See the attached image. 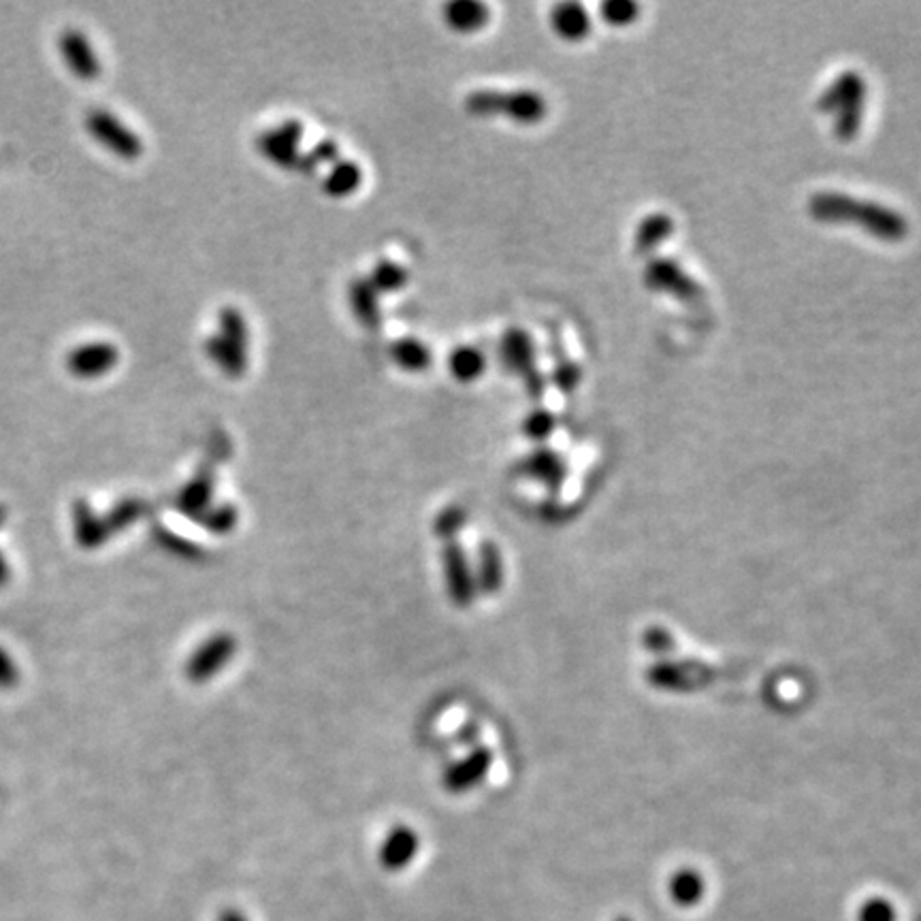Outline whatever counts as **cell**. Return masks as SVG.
Masks as SVG:
<instances>
[{"label":"cell","mask_w":921,"mask_h":921,"mask_svg":"<svg viewBox=\"0 0 921 921\" xmlns=\"http://www.w3.org/2000/svg\"><path fill=\"white\" fill-rule=\"evenodd\" d=\"M809 212L822 223L855 225L883 242H900L907 233V221L885 205L855 199L843 193H817L809 200Z\"/></svg>","instance_id":"obj_1"},{"label":"cell","mask_w":921,"mask_h":921,"mask_svg":"<svg viewBox=\"0 0 921 921\" xmlns=\"http://www.w3.org/2000/svg\"><path fill=\"white\" fill-rule=\"evenodd\" d=\"M466 109L476 118L506 116L517 125H538L547 118L548 105L545 97L536 90H476L468 95Z\"/></svg>","instance_id":"obj_2"},{"label":"cell","mask_w":921,"mask_h":921,"mask_svg":"<svg viewBox=\"0 0 921 921\" xmlns=\"http://www.w3.org/2000/svg\"><path fill=\"white\" fill-rule=\"evenodd\" d=\"M86 130L100 148L125 163H135L144 154L141 137L109 109H90L86 116Z\"/></svg>","instance_id":"obj_3"},{"label":"cell","mask_w":921,"mask_h":921,"mask_svg":"<svg viewBox=\"0 0 921 921\" xmlns=\"http://www.w3.org/2000/svg\"><path fill=\"white\" fill-rule=\"evenodd\" d=\"M120 363V350L111 342H86L67 352L65 368L76 380L92 382L111 374Z\"/></svg>","instance_id":"obj_4"},{"label":"cell","mask_w":921,"mask_h":921,"mask_svg":"<svg viewBox=\"0 0 921 921\" xmlns=\"http://www.w3.org/2000/svg\"><path fill=\"white\" fill-rule=\"evenodd\" d=\"M301 141H303V125L300 120L291 118L275 128L261 133L256 139V148L270 163H274L275 167L297 169Z\"/></svg>","instance_id":"obj_5"},{"label":"cell","mask_w":921,"mask_h":921,"mask_svg":"<svg viewBox=\"0 0 921 921\" xmlns=\"http://www.w3.org/2000/svg\"><path fill=\"white\" fill-rule=\"evenodd\" d=\"M58 53L67 71L79 81H97L100 77V60L92 41L79 28H65L58 37Z\"/></svg>","instance_id":"obj_6"},{"label":"cell","mask_w":921,"mask_h":921,"mask_svg":"<svg viewBox=\"0 0 921 921\" xmlns=\"http://www.w3.org/2000/svg\"><path fill=\"white\" fill-rule=\"evenodd\" d=\"M645 284L657 293H668L680 301L702 297V286L670 258H653L645 270Z\"/></svg>","instance_id":"obj_7"},{"label":"cell","mask_w":921,"mask_h":921,"mask_svg":"<svg viewBox=\"0 0 921 921\" xmlns=\"http://www.w3.org/2000/svg\"><path fill=\"white\" fill-rule=\"evenodd\" d=\"M235 638L228 634H216L209 640H205L188 659L186 664V676L193 683H207L209 678H214L221 670H225L226 664L233 659L235 655Z\"/></svg>","instance_id":"obj_8"},{"label":"cell","mask_w":921,"mask_h":921,"mask_svg":"<svg viewBox=\"0 0 921 921\" xmlns=\"http://www.w3.org/2000/svg\"><path fill=\"white\" fill-rule=\"evenodd\" d=\"M442 564L449 596L459 608H468L476 598V578L466 550L457 542H449L442 550Z\"/></svg>","instance_id":"obj_9"},{"label":"cell","mask_w":921,"mask_h":921,"mask_svg":"<svg viewBox=\"0 0 921 921\" xmlns=\"http://www.w3.org/2000/svg\"><path fill=\"white\" fill-rule=\"evenodd\" d=\"M499 361L510 374L519 375L523 380L536 374L538 365H536V346H533L531 335L519 326L508 329L499 340Z\"/></svg>","instance_id":"obj_10"},{"label":"cell","mask_w":921,"mask_h":921,"mask_svg":"<svg viewBox=\"0 0 921 921\" xmlns=\"http://www.w3.org/2000/svg\"><path fill=\"white\" fill-rule=\"evenodd\" d=\"M491 764H493L491 751L484 747L476 748L466 760L450 766L444 774V787L450 794H466L489 774Z\"/></svg>","instance_id":"obj_11"},{"label":"cell","mask_w":921,"mask_h":921,"mask_svg":"<svg viewBox=\"0 0 921 921\" xmlns=\"http://www.w3.org/2000/svg\"><path fill=\"white\" fill-rule=\"evenodd\" d=\"M864 100H866L864 77L855 71H846L825 88V92L817 100V109L825 114H839L846 107L864 105Z\"/></svg>","instance_id":"obj_12"},{"label":"cell","mask_w":921,"mask_h":921,"mask_svg":"<svg viewBox=\"0 0 921 921\" xmlns=\"http://www.w3.org/2000/svg\"><path fill=\"white\" fill-rule=\"evenodd\" d=\"M419 853V836L412 827L398 825L393 827L380 846V864L386 871L398 872L405 869Z\"/></svg>","instance_id":"obj_13"},{"label":"cell","mask_w":921,"mask_h":921,"mask_svg":"<svg viewBox=\"0 0 921 921\" xmlns=\"http://www.w3.org/2000/svg\"><path fill=\"white\" fill-rule=\"evenodd\" d=\"M442 20L452 32L472 35L491 22V11L478 0H452L442 9Z\"/></svg>","instance_id":"obj_14"},{"label":"cell","mask_w":921,"mask_h":921,"mask_svg":"<svg viewBox=\"0 0 921 921\" xmlns=\"http://www.w3.org/2000/svg\"><path fill=\"white\" fill-rule=\"evenodd\" d=\"M349 303L354 319L370 331H378L382 326V307L380 295L375 293L372 282L368 277H354L349 286Z\"/></svg>","instance_id":"obj_15"},{"label":"cell","mask_w":921,"mask_h":921,"mask_svg":"<svg viewBox=\"0 0 921 921\" xmlns=\"http://www.w3.org/2000/svg\"><path fill=\"white\" fill-rule=\"evenodd\" d=\"M550 26L564 41H582L591 32L589 11L578 2H561L550 13Z\"/></svg>","instance_id":"obj_16"},{"label":"cell","mask_w":921,"mask_h":921,"mask_svg":"<svg viewBox=\"0 0 921 921\" xmlns=\"http://www.w3.org/2000/svg\"><path fill=\"white\" fill-rule=\"evenodd\" d=\"M214 496V473L212 470H200L177 496V508L182 515L190 519H200L209 506Z\"/></svg>","instance_id":"obj_17"},{"label":"cell","mask_w":921,"mask_h":921,"mask_svg":"<svg viewBox=\"0 0 921 921\" xmlns=\"http://www.w3.org/2000/svg\"><path fill=\"white\" fill-rule=\"evenodd\" d=\"M521 472L548 489H557L566 480V463L555 450L538 449L521 461Z\"/></svg>","instance_id":"obj_18"},{"label":"cell","mask_w":921,"mask_h":921,"mask_svg":"<svg viewBox=\"0 0 921 921\" xmlns=\"http://www.w3.org/2000/svg\"><path fill=\"white\" fill-rule=\"evenodd\" d=\"M207 359L228 378H242L248 372V352L231 346L218 333L209 335L203 344Z\"/></svg>","instance_id":"obj_19"},{"label":"cell","mask_w":921,"mask_h":921,"mask_svg":"<svg viewBox=\"0 0 921 921\" xmlns=\"http://www.w3.org/2000/svg\"><path fill=\"white\" fill-rule=\"evenodd\" d=\"M363 184V169L352 160H337L323 177V193L331 199H346Z\"/></svg>","instance_id":"obj_20"},{"label":"cell","mask_w":921,"mask_h":921,"mask_svg":"<svg viewBox=\"0 0 921 921\" xmlns=\"http://www.w3.org/2000/svg\"><path fill=\"white\" fill-rule=\"evenodd\" d=\"M391 361L408 374H421L431 368L433 352L419 337H401L389 349Z\"/></svg>","instance_id":"obj_21"},{"label":"cell","mask_w":921,"mask_h":921,"mask_svg":"<svg viewBox=\"0 0 921 921\" xmlns=\"http://www.w3.org/2000/svg\"><path fill=\"white\" fill-rule=\"evenodd\" d=\"M487 370V354L476 346H457L450 352L449 372L457 382L472 384Z\"/></svg>","instance_id":"obj_22"},{"label":"cell","mask_w":921,"mask_h":921,"mask_svg":"<svg viewBox=\"0 0 921 921\" xmlns=\"http://www.w3.org/2000/svg\"><path fill=\"white\" fill-rule=\"evenodd\" d=\"M503 585V561L501 552L493 542H482L478 550V574H476V587L482 594H498Z\"/></svg>","instance_id":"obj_23"},{"label":"cell","mask_w":921,"mask_h":921,"mask_svg":"<svg viewBox=\"0 0 921 921\" xmlns=\"http://www.w3.org/2000/svg\"><path fill=\"white\" fill-rule=\"evenodd\" d=\"M674 233V223L670 216L666 214H653L645 218L638 231H636V239H634V248L636 252H650V249L662 246L670 235Z\"/></svg>","instance_id":"obj_24"},{"label":"cell","mask_w":921,"mask_h":921,"mask_svg":"<svg viewBox=\"0 0 921 921\" xmlns=\"http://www.w3.org/2000/svg\"><path fill=\"white\" fill-rule=\"evenodd\" d=\"M704 876L694 869H680L670 879V896L678 907H696L704 896Z\"/></svg>","instance_id":"obj_25"},{"label":"cell","mask_w":921,"mask_h":921,"mask_svg":"<svg viewBox=\"0 0 921 921\" xmlns=\"http://www.w3.org/2000/svg\"><path fill=\"white\" fill-rule=\"evenodd\" d=\"M218 335L226 340L231 346L248 352L249 349V331L248 323L244 319V314L233 307L226 305L218 312Z\"/></svg>","instance_id":"obj_26"},{"label":"cell","mask_w":921,"mask_h":921,"mask_svg":"<svg viewBox=\"0 0 921 921\" xmlns=\"http://www.w3.org/2000/svg\"><path fill=\"white\" fill-rule=\"evenodd\" d=\"M372 282L378 295H391V293H399L401 288H405L408 284V272L395 263V261H380L375 263L372 274L368 277Z\"/></svg>","instance_id":"obj_27"},{"label":"cell","mask_w":921,"mask_h":921,"mask_svg":"<svg viewBox=\"0 0 921 921\" xmlns=\"http://www.w3.org/2000/svg\"><path fill=\"white\" fill-rule=\"evenodd\" d=\"M76 529L79 542L88 548L99 547L100 542H105L107 538L105 523H100L99 519L92 515V510L84 503H79L76 508Z\"/></svg>","instance_id":"obj_28"},{"label":"cell","mask_w":921,"mask_h":921,"mask_svg":"<svg viewBox=\"0 0 921 921\" xmlns=\"http://www.w3.org/2000/svg\"><path fill=\"white\" fill-rule=\"evenodd\" d=\"M337 160H340V146L333 139H323L312 148V151L301 154L297 172L307 175L316 174L321 165H335Z\"/></svg>","instance_id":"obj_29"},{"label":"cell","mask_w":921,"mask_h":921,"mask_svg":"<svg viewBox=\"0 0 921 921\" xmlns=\"http://www.w3.org/2000/svg\"><path fill=\"white\" fill-rule=\"evenodd\" d=\"M237 519H239V515H237V510H235L233 506H218V508H209V510L200 517L199 521L209 533L226 536V533H231V531L235 529Z\"/></svg>","instance_id":"obj_30"},{"label":"cell","mask_w":921,"mask_h":921,"mask_svg":"<svg viewBox=\"0 0 921 921\" xmlns=\"http://www.w3.org/2000/svg\"><path fill=\"white\" fill-rule=\"evenodd\" d=\"M640 4L631 0H608L601 4V18L610 26H627L638 20Z\"/></svg>","instance_id":"obj_31"},{"label":"cell","mask_w":921,"mask_h":921,"mask_svg":"<svg viewBox=\"0 0 921 921\" xmlns=\"http://www.w3.org/2000/svg\"><path fill=\"white\" fill-rule=\"evenodd\" d=\"M466 523H468V512L463 508L452 506V508H447V510L440 512V517L433 523V529H435L438 538L454 542V536L466 527Z\"/></svg>","instance_id":"obj_32"},{"label":"cell","mask_w":921,"mask_h":921,"mask_svg":"<svg viewBox=\"0 0 921 921\" xmlns=\"http://www.w3.org/2000/svg\"><path fill=\"white\" fill-rule=\"evenodd\" d=\"M555 431V417L548 410H533L525 417L523 433L531 442H545Z\"/></svg>","instance_id":"obj_33"},{"label":"cell","mask_w":921,"mask_h":921,"mask_svg":"<svg viewBox=\"0 0 921 921\" xmlns=\"http://www.w3.org/2000/svg\"><path fill=\"white\" fill-rule=\"evenodd\" d=\"M552 382L557 384L559 391L572 393L580 382V370L574 365L572 361H568V356H559L552 370Z\"/></svg>","instance_id":"obj_34"},{"label":"cell","mask_w":921,"mask_h":921,"mask_svg":"<svg viewBox=\"0 0 921 921\" xmlns=\"http://www.w3.org/2000/svg\"><path fill=\"white\" fill-rule=\"evenodd\" d=\"M860 921H896V911L890 900L871 898L860 909Z\"/></svg>","instance_id":"obj_35"},{"label":"cell","mask_w":921,"mask_h":921,"mask_svg":"<svg viewBox=\"0 0 921 921\" xmlns=\"http://www.w3.org/2000/svg\"><path fill=\"white\" fill-rule=\"evenodd\" d=\"M141 512H144V503L141 501H135V499H126L123 501L114 512H111V517H109V525L114 527V529H123L126 525L133 523V521H137L139 517H141Z\"/></svg>","instance_id":"obj_36"},{"label":"cell","mask_w":921,"mask_h":921,"mask_svg":"<svg viewBox=\"0 0 921 921\" xmlns=\"http://www.w3.org/2000/svg\"><path fill=\"white\" fill-rule=\"evenodd\" d=\"M18 678V673L4 650H0V689H9Z\"/></svg>","instance_id":"obj_37"},{"label":"cell","mask_w":921,"mask_h":921,"mask_svg":"<svg viewBox=\"0 0 921 921\" xmlns=\"http://www.w3.org/2000/svg\"><path fill=\"white\" fill-rule=\"evenodd\" d=\"M218 921H248V920H246V918H244V915H242V913H239V911H233V909H228V911H225V913H223V915H221V918H218Z\"/></svg>","instance_id":"obj_38"},{"label":"cell","mask_w":921,"mask_h":921,"mask_svg":"<svg viewBox=\"0 0 921 921\" xmlns=\"http://www.w3.org/2000/svg\"><path fill=\"white\" fill-rule=\"evenodd\" d=\"M7 578H9V570H7V564H4V559H2V555H0V587L7 582Z\"/></svg>","instance_id":"obj_39"},{"label":"cell","mask_w":921,"mask_h":921,"mask_svg":"<svg viewBox=\"0 0 921 921\" xmlns=\"http://www.w3.org/2000/svg\"><path fill=\"white\" fill-rule=\"evenodd\" d=\"M2 521H4V510L0 508V523H2Z\"/></svg>","instance_id":"obj_40"},{"label":"cell","mask_w":921,"mask_h":921,"mask_svg":"<svg viewBox=\"0 0 921 921\" xmlns=\"http://www.w3.org/2000/svg\"><path fill=\"white\" fill-rule=\"evenodd\" d=\"M617 921H629V920H627V918H621V920H617Z\"/></svg>","instance_id":"obj_41"}]
</instances>
